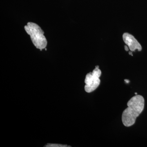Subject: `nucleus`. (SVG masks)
<instances>
[{
	"label": "nucleus",
	"mask_w": 147,
	"mask_h": 147,
	"mask_svg": "<svg viewBox=\"0 0 147 147\" xmlns=\"http://www.w3.org/2000/svg\"><path fill=\"white\" fill-rule=\"evenodd\" d=\"M144 98L142 96L137 95L131 98L127 102V107L123 112L122 121L125 126L133 125L136 119L144 108Z\"/></svg>",
	"instance_id": "f257e3e1"
},
{
	"label": "nucleus",
	"mask_w": 147,
	"mask_h": 147,
	"mask_svg": "<svg viewBox=\"0 0 147 147\" xmlns=\"http://www.w3.org/2000/svg\"><path fill=\"white\" fill-rule=\"evenodd\" d=\"M24 28L36 48L41 50L45 49L47 45V39L44 36V32L38 25L33 22H29Z\"/></svg>",
	"instance_id": "f03ea898"
},
{
	"label": "nucleus",
	"mask_w": 147,
	"mask_h": 147,
	"mask_svg": "<svg viewBox=\"0 0 147 147\" xmlns=\"http://www.w3.org/2000/svg\"><path fill=\"white\" fill-rule=\"evenodd\" d=\"M101 75V70L99 69V66H96L92 72L86 75L85 79L86 85L84 88L86 92L91 93L97 88L100 84Z\"/></svg>",
	"instance_id": "7ed1b4c3"
},
{
	"label": "nucleus",
	"mask_w": 147,
	"mask_h": 147,
	"mask_svg": "<svg viewBox=\"0 0 147 147\" xmlns=\"http://www.w3.org/2000/svg\"><path fill=\"white\" fill-rule=\"evenodd\" d=\"M123 39L131 52H135L136 50L141 51L142 50V45L135 37L130 34L124 33L123 35Z\"/></svg>",
	"instance_id": "20e7f679"
},
{
	"label": "nucleus",
	"mask_w": 147,
	"mask_h": 147,
	"mask_svg": "<svg viewBox=\"0 0 147 147\" xmlns=\"http://www.w3.org/2000/svg\"><path fill=\"white\" fill-rule=\"evenodd\" d=\"M46 147H68L67 145L58 144H48L45 146Z\"/></svg>",
	"instance_id": "39448f33"
},
{
	"label": "nucleus",
	"mask_w": 147,
	"mask_h": 147,
	"mask_svg": "<svg viewBox=\"0 0 147 147\" xmlns=\"http://www.w3.org/2000/svg\"><path fill=\"white\" fill-rule=\"evenodd\" d=\"M129 49V47L128 46H127V45H126L125 46V50H126V51H128Z\"/></svg>",
	"instance_id": "423d86ee"
},
{
	"label": "nucleus",
	"mask_w": 147,
	"mask_h": 147,
	"mask_svg": "<svg viewBox=\"0 0 147 147\" xmlns=\"http://www.w3.org/2000/svg\"><path fill=\"white\" fill-rule=\"evenodd\" d=\"M125 81L127 83H129V81L128 80H125Z\"/></svg>",
	"instance_id": "0eeeda50"
},
{
	"label": "nucleus",
	"mask_w": 147,
	"mask_h": 147,
	"mask_svg": "<svg viewBox=\"0 0 147 147\" xmlns=\"http://www.w3.org/2000/svg\"><path fill=\"white\" fill-rule=\"evenodd\" d=\"M132 52H131H131H129V55H131V56H132Z\"/></svg>",
	"instance_id": "6e6552de"
},
{
	"label": "nucleus",
	"mask_w": 147,
	"mask_h": 147,
	"mask_svg": "<svg viewBox=\"0 0 147 147\" xmlns=\"http://www.w3.org/2000/svg\"><path fill=\"white\" fill-rule=\"evenodd\" d=\"M135 94L137 95V93H135Z\"/></svg>",
	"instance_id": "1a4fd4ad"
}]
</instances>
